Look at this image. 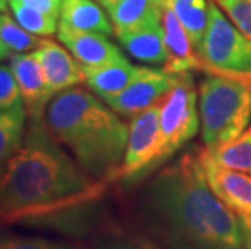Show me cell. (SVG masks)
Listing matches in <instances>:
<instances>
[{
    "label": "cell",
    "mask_w": 251,
    "mask_h": 249,
    "mask_svg": "<svg viewBox=\"0 0 251 249\" xmlns=\"http://www.w3.org/2000/svg\"><path fill=\"white\" fill-rule=\"evenodd\" d=\"M12 54H13V52L10 50L7 45L3 44V41H2V39H0V60H5V58H10V57H12Z\"/></svg>",
    "instance_id": "obj_29"
},
{
    "label": "cell",
    "mask_w": 251,
    "mask_h": 249,
    "mask_svg": "<svg viewBox=\"0 0 251 249\" xmlns=\"http://www.w3.org/2000/svg\"><path fill=\"white\" fill-rule=\"evenodd\" d=\"M159 105L161 104L135 115L128 125L126 151L119 172V180L126 184L141 181L167 162L159 121Z\"/></svg>",
    "instance_id": "obj_6"
},
{
    "label": "cell",
    "mask_w": 251,
    "mask_h": 249,
    "mask_svg": "<svg viewBox=\"0 0 251 249\" xmlns=\"http://www.w3.org/2000/svg\"><path fill=\"white\" fill-rule=\"evenodd\" d=\"M115 36L124 49L138 62L151 65H164L167 62L162 21H154L130 31H120Z\"/></svg>",
    "instance_id": "obj_14"
},
{
    "label": "cell",
    "mask_w": 251,
    "mask_h": 249,
    "mask_svg": "<svg viewBox=\"0 0 251 249\" xmlns=\"http://www.w3.org/2000/svg\"><path fill=\"white\" fill-rule=\"evenodd\" d=\"M57 36L58 41L84 68L102 67L114 62L126 60L122 50L105 38V34L76 31L58 23Z\"/></svg>",
    "instance_id": "obj_11"
},
{
    "label": "cell",
    "mask_w": 251,
    "mask_h": 249,
    "mask_svg": "<svg viewBox=\"0 0 251 249\" xmlns=\"http://www.w3.org/2000/svg\"><path fill=\"white\" fill-rule=\"evenodd\" d=\"M0 39L13 54H26L28 50H36L41 42L39 36L31 34L5 12L0 13Z\"/></svg>",
    "instance_id": "obj_22"
},
{
    "label": "cell",
    "mask_w": 251,
    "mask_h": 249,
    "mask_svg": "<svg viewBox=\"0 0 251 249\" xmlns=\"http://www.w3.org/2000/svg\"><path fill=\"white\" fill-rule=\"evenodd\" d=\"M191 75H177L170 73L164 68H149L144 67V70L135 81H131L122 92L117 96L105 99L104 102L109 107L122 116H135L144 112L152 105L161 104L165 96L177 88L183 79Z\"/></svg>",
    "instance_id": "obj_8"
},
{
    "label": "cell",
    "mask_w": 251,
    "mask_h": 249,
    "mask_svg": "<svg viewBox=\"0 0 251 249\" xmlns=\"http://www.w3.org/2000/svg\"><path fill=\"white\" fill-rule=\"evenodd\" d=\"M98 2H99V3H100V2H102V0H98Z\"/></svg>",
    "instance_id": "obj_31"
},
{
    "label": "cell",
    "mask_w": 251,
    "mask_h": 249,
    "mask_svg": "<svg viewBox=\"0 0 251 249\" xmlns=\"http://www.w3.org/2000/svg\"><path fill=\"white\" fill-rule=\"evenodd\" d=\"M28 112L23 105L0 113V177L5 165L20 149L25 139V125Z\"/></svg>",
    "instance_id": "obj_18"
},
{
    "label": "cell",
    "mask_w": 251,
    "mask_h": 249,
    "mask_svg": "<svg viewBox=\"0 0 251 249\" xmlns=\"http://www.w3.org/2000/svg\"><path fill=\"white\" fill-rule=\"evenodd\" d=\"M141 215L167 249H247L242 222L211 189L196 149L148 183Z\"/></svg>",
    "instance_id": "obj_2"
},
{
    "label": "cell",
    "mask_w": 251,
    "mask_h": 249,
    "mask_svg": "<svg viewBox=\"0 0 251 249\" xmlns=\"http://www.w3.org/2000/svg\"><path fill=\"white\" fill-rule=\"evenodd\" d=\"M23 105L18 83L15 79L10 67L0 65V113Z\"/></svg>",
    "instance_id": "obj_25"
},
{
    "label": "cell",
    "mask_w": 251,
    "mask_h": 249,
    "mask_svg": "<svg viewBox=\"0 0 251 249\" xmlns=\"http://www.w3.org/2000/svg\"><path fill=\"white\" fill-rule=\"evenodd\" d=\"M44 121L54 139L72 152L88 175L100 181L119 180L128 126L107 104L75 86L50 100Z\"/></svg>",
    "instance_id": "obj_3"
},
{
    "label": "cell",
    "mask_w": 251,
    "mask_h": 249,
    "mask_svg": "<svg viewBox=\"0 0 251 249\" xmlns=\"http://www.w3.org/2000/svg\"><path fill=\"white\" fill-rule=\"evenodd\" d=\"M98 249H165L156 241L143 236H119L100 243Z\"/></svg>",
    "instance_id": "obj_26"
},
{
    "label": "cell",
    "mask_w": 251,
    "mask_h": 249,
    "mask_svg": "<svg viewBox=\"0 0 251 249\" xmlns=\"http://www.w3.org/2000/svg\"><path fill=\"white\" fill-rule=\"evenodd\" d=\"M174 13L177 15L178 21L186 31L191 44L196 49L200 47L202 38H204L207 20H209V2L207 3H193L185 0H169Z\"/></svg>",
    "instance_id": "obj_20"
},
{
    "label": "cell",
    "mask_w": 251,
    "mask_h": 249,
    "mask_svg": "<svg viewBox=\"0 0 251 249\" xmlns=\"http://www.w3.org/2000/svg\"><path fill=\"white\" fill-rule=\"evenodd\" d=\"M196 55L202 71H251V39L227 18L216 2H209L207 28Z\"/></svg>",
    "instance_id": "obj_5"
},
{
    "label": "cell",
    "mask_w": 251,
    "mask_h": 249,
    "mask_svg": "<svg viewBox=\"0 0 251 249\" xmlns=\"http://www.w3.org/2000/svg\"><path fill=\"white\" fill-rule=\"evenodd\" d=\"M206 149V147H204ZM206 152L214 158L219 165L230 168L235 172H243L251 175V123L233 141L216 149H206Z\"/></svg>",
    "instance_id": "obj_19"
},
{
    "label": "cell",
    "mask_w": 251,
    "mask_h": 249,
    "mask_svg": "<svg viewBox=\"0 0 251 249\" xmlns=\"http://www.w3.org/2000/svg\"><path fill=\"white\" fill-rule=\"evenodd\" d=\"M227 18L251 39V0H214Z\"/></svg>",
    "instance_id": "obj_24"
},
{
    "label": "cell",
    "mask_w": 251,
    "mask_h": 249,
    "mask_svg": "<svg viewBox=\"0 0 251 249\" xmlns=\"http://www.w3.org/2000/svg\"><path fill=\"white\" fill-rule=\"evenodd\" d=\"M8 5V0H0V12H5Z\"/></svg>",
    "instance_id": "obj_30"
},
{
    "label": "cell",
    "mask_w": 251,
    "mask_h": 249,
    "mask_svg": "<svg viewBox=\"0 0 251 249\" xmlns=\"http://www.w3.org/2000/svg\"><path fill=\"white\" fill-rule=\"evenodd\" d=\"M144 67L131 65L128 60L114 62L109 65L84 68V83L94 94L105 100L117 96L143 73Z\"/></svg>",
    "instance_id": "obj_16"
},
{
    "label": "cell",
    "mask_w": 251,
    "mask_h": 249,
    "mask_svg": "<svg viewBox=\"0 0 251 249\" xmlns=\"http://www.w3.org/2000/svg\"><path fill=\"white\" fill-rule=\"evenodd\" d=\"M0 249H79L70 243L52 241L47 238L0 235Z\"/></svg>",
    "instance_id": "obj_23"
},
{
    "label": "cell",
    "mask_w": 251,
    "mask_h": 249,
    "mask_svg": "<svg viewBox=\"0 0 251 249\" xmlns=\"http://www.w3.org/2000/svg\"><path fill=\"white\" fill-rule=\"evenodd\" d=\"M159 121L165 158L175 156L193 139L201 128L198 92L191 75L174 88L159 105Z\"/></svg>",
    "instance_id": "obj_7"
},
{
    "label": "cell",
    "mask_w": 251,
    "mask_h": 249,
    "mask_svg": "<svg viewBox=\"0 0 251 249\" xmlns=\"http://www.w3.org/2000/svg\"><path fill=\"white\" fill-rule=\"evenodd\" d=\"M8 7L12 10L15 20L23 26L26 31H29L34 36H54L58 29V21L52 15L39 12L36 8H31L28 5L21 3L20 0H8Z\"/></svg>",
    "instance_id": "obj_21"
},
{
    "label": "cell",
    "mask_w": 251,
    "mask_h": 249,
    "mask_svg": "<svg viewBox=\"0 0 251 249\" xmlns=\"http://www.w3.org/2000/svg\"><path fill=\"white\" fill-rule=\"evenodd\" d=\"M162 28L164 41L167 49V62L164 63V70L177 75H185L193 70H201V60L198 58L195 47L174 13L169 0L164 5L162 12Z\"/></svg>",
    "instance_id": "obj_13"
},
{
    "label": "cell",
    "mask_w": 251,
    "mask_h": 249,
    "mask_svg": "<svg viewBox=\"0 0 251 249\" xmlns=\"http://www.w3.org/2000/svg\"><path fill=\"white\" fill-rule=\"evenodd\" d=\"M60 24L86 33L112 34L114 24L104 8L93 0H62Z\"/></svg>",
    "instance_id": "obj_17"
},
{
    "label": "cell",
    "mask_w": 251,
    "mask_h": 249,
    "mask_svg": "<svg viewBox=\"0 0 251 249\" xmlns=\"http://www.w3.org/2000/svg\"><path fill=\"white\" fill-rule=\"evenodd\" d=\"M105 183L68 157L44 120L31 121L20 149L0 177V215L31 225L83 233Z\"/></svg>",
    "instance_id": "obj_1"
},
{
    "label": "cell",
    "mask_w": 251,
    "mask_h": 249,
    "mask_svg": "<svg viewBox=\"0 0 251 249\" xmlns=\"http://www.w3.org/2000/svg\"><path fill=\"white\" fill-rule=\"evenodd\" d=\"M200 158L211 189L242 222L247 249H251V175L219 165L206 149L200 151Z\"/></svg>",
    "instance_id": "obj_9"
},
{
    "label": "cell",
    "mask_w": 251,
    "mask_h": 249,
    "mask_svg": "<svg viewBox=\"0 0 251 249\" xmlns=\"http://www.w3.org/2000/svg\"><path fill=\"white\" fill-rule=\"evenodd\" d=\"M206 73H221V75H227L230 78H235L238 79L240 83L247 84L248 88H251V71H247V73H226V71H206Z\"/></svg>",
    "instance_id": "obj_28"
},
{
    "label": "cell",
    "mask_w": 251,
    "mask_h": 249,
    "mask_svg": "<svg viewBox=\"0 0 251 249\" xmlns=\"http://www.w3.org/2000/svg\"><path fill=\"white\" fill-rule=\"evenodd\" d=\"M8 67L18 83L28 116L31 121H41L44 118L47 105L55 97V92L47 83L34 50L12 55Z\"/></svg>",
    "instance_id": "obj_10"
},
{
    "label": "cell",
    "mask_w": 251,
    "mask_h": 249,
    "mask_svg": "<svg viewBox=\"0 0 251 249\" xmlns=\"http://www.w3.org/2000/svg\"><path fill=\"white\" fill-rule=\"evenodd\" d=\"M200 123L206 149L233 141L251 123V88L221 73L200 83Z\"/></svg>",
    "instance_id": "obj_4"
},
{
    "label": "cell",
    "mask_w": 251,
    "mask_h": 249,
    "mask_svg": "<svg viewBox=\"0 0 251 249\" xmlns=\"http://www.w3.org/2000/svg\"><path fill=\"white\" fill-rule=\"evenodd\" d=\"M167 0H102L100 5L114 24V34L130 31L154 21H162Z\"/></svg>",
    "instance_id": "obj_15"
},
{
    "label": "cell",
    "mask_w": 251,
    "mask_h": 249,
    "mask_svg": "<svg viewBox=\"0 0 251 249\" xmlns=\"http://www.w3.org/2000/svg\"><path fill=\"white\" fill-rule=\"evenodd\" d=\"M34 54L39 60L42 73L49 83L52 91L58 92L78 86L79 83H84L83 67L67 49L58 45L57 42L49 39H41L39 45L34 50Z\"/></svg>",
    "instance_id": "obj_12"
},
{
    "label": "cell",
    "mask_w": 251,
    "mask_h": 249,
    "mask_svg": "<svg viewBox=\"0 0 251 249\" xmlns=\"http://www.w3.org/2000/svg\"><path fill=\"white\" fill-rule=\"evenodd\" d=\"M21 3L28 5L31 8H36L39 12H44L52 17H60L62 0H20Z\"/></svg>",
    "instance_id": "obj_27"
}]
</instances>
